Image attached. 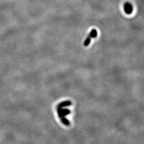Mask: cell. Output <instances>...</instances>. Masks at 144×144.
Instances as JSON below:
<instances>
[{
	"label": "cell",
	"instance_id": "6da1fadb",
	"mask_svg": "<svg viewBox=\"0 0 144 144\" xmlns=\"http://www.w3.org/2000/svg\"><path fill=\"white\" fill-rule=\"evenodd\" d=\"M124 10L127 14H130L133 11V6L130 2H126L124 5Z\"/></svg>",
	"mask_w": 144,
	"mask_h": 144
},
{
	"label": "cell",
	"instance_id": "7a4b0ae2",
	"mask_svg": "<svg viewBox=\"0 0 144 144\" xmlns=\"http://www.w3.org/2000/svg\"><path fill=\"white\" fill-rule=\"evenodd\" d=\"M72 104V102L71 101L66 100V101H62V102H60V103H59V104L58 105L57 107L63 108V107L69 106L71 105Z\"/></svg>",
	"mask_w": 144,
	"mask_h": 144
},
{
	"label": "cell",
	"instance_id": "3957f363",
	"mask_svg": "<svg viewBox=\"0 0 144 144\" xmlns=\"http://www.w3.org/2000/svg\"><path fill=\"white\" fill-rule=\"evenodd\" d=\"M61 119V121L62 122V123L64 124V125L66 126H69L70 125V122L68 119L65 118V116H63L62 118H60Z\"/></svg>",
	"mask_w": 144,
	"mask_h": 144
},
{
	"label": "cell",
	"instance_id": "277c9868",
	"mask_svg": "<svg viewBox=\"0 0 144 144\" xmlns=\"http://www.w3.org/2000/svg\"><path fill=\"white\" fill-rule=\"evenodd\" d=\"M97 35H98L97 31L96 29H93V30H92L89 34V36L91 37V38H96L97 36Z\"/></svg>",
	"mask_w": 144,
	"mask_h": 144
},
{
	"label": "cell",
	"instance_id": "5b68a950",
	"mask_svg": "<svg viewBox=\"0 0 144 144\" xmlns=\"http://www.w3.org/2000/svg\"><path fill=\"white\" fill-rule=\"evenodd\" d=\"M91 38L89 35L87 36V38H86V39H85V40L84 42V45L85 47H88V46L90 44V42H91Z\"/></svg>",
	"mask_w": 144,
	"mask_h": 144
},
{
	"label": "cell",
	"instance_id": "8992f818",
	"mask_svg": "<svg viewBox=\"0 0 144 144\" xmlns=\"http://www.w3.org/2000/svg\"><path fill=\"white\" fill-rule=\"evenodd\" d=\"M57 113L58 114V116H59V118H62V117L64 116V114H63V113L62 108H61V107H57Z\"/></svg>",
	"mask_w": 144,
	"mask_h": 144
},
{
	"label": "cell",
	"instance_id": "52a82bcc",
	"mask_svg": "<svg viewBox=\"0 0 144 144\" xmlns=\"http://www.w3.org/2000/svg\"><path fill=\"white\" fill-rule=\"evenodd\" d=\"M62 109H63V114H64V116L68 115H69L70 113V111L69 109H68L67 108H64V109L62 108Z\"/></svg>",
	"mask_w": 144,
	"mask_h": 144
}]
</instances>
